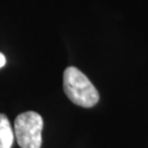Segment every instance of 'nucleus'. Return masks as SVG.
<instances>
[{"label": "nucleus", "instance_id": "1", "mask_svg": "<svg viewBox=\"0 0 148 148\" xmlns=\"http://www.w3.org/2000/svg\"><path fill=\"white\" fill-rule=\"evenodd\" d=\"M64 90L73 103L82 108H92L99 101V92L82 71L68 67L64 71Z\"/></svg>", "mask_w": 148, "mask_h": 148}, {"label": "nucleus", "instance_id": "2", "mask_svg": "<svg viewBox=\"0 0 148 148\" xmlns=\"http://www.w3.org/2000/svg\"><path fill=\"white\" fill-rule=\"evenodd\" d=\"M43 119L34 111H27L16 116L14 137L21 148H41Z\"/></svg>", "mask_w": 148, "mask_h": 148}, {"label": "nucleus", "instance_id": "3", "mask_svg": "<svg viewBox=\"0 0 148 148\" xmlns=\"http://www.w3.org/2000/svg\"><path fill=\"white\" fill-rule=\"evenodd\" d=\"M14 140V132L8 117L0 113V148H11Z\"/></svg>", "mask_w": 148, "mask_h": 148}, {"label": "nucleus", "instance_id": "4", "mask_svg": "<svg viewBox=\"0 0 148 148\" xmlns=\"http://www.w3.org/2000/svg\"><path fill=\"white\" fill-rule=\"evenodd\" d=\"M5 55L2 53H0V68H2L3 66L5 65Z\"/></svg>", "mask_w": 148, "mask_h": 148}]
</instances>
